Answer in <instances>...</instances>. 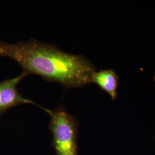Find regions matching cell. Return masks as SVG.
<instances>
[{
	"label": "cell",
	"instance_id": "obj_2",
	"mask_svg": "<svg viewBox=\"0 0 155 155\" xmlns=\"http://www.w3.org/2000/svg\"><path fill=\"white\" fill-rule=\"evenodd\" d=\"M49 128L56 155H78V122L77 117L60 105L50 114Z\"/></svg>",
	"mask_w": 155,
	"mask_h": 155
},
{
	"label": "cell",
	"instance_id": "obj_1",
	"mask_svg": "<svg viewBox=\"0 0 155 155\" xmlns=\"http://www.w3.org/2000/svg\"><path fill=\"white\" fill-rule=\"evenodd\" d=\"M0 56L15 61L28 75H38L68 89L91 83V75L96 71L95 67L84 56L66 52L55 45L42 43L33 38L17 43L0 39Z\"/></svg>",
	"mask_w": 155,
	"mask_h": 155
},
{
	"label": "cell",
	"instance_id": "obj_5",
	"mask_svg": "<svg viewBox=\"0 0 155 155\" xmlns=\"http://www.w3.org/2000/svg\"></svg>",
	"mask_w": 155,
	"mask_h": 155
},
{
	"label": "cell",
	"instance_id": "obj_3",
	"mask_svg": "<svg viewBox=\"0 0 155 155\" xmlns=\"http://www.w3.org/2000/svg\"><path fill=\"white\" fill-rule=\"evenodd\" d=\"M28 75L27 73L23 71L17 77L0 82V116L12 107L25 104L37 106L47 111L49 115L51 114V110L24 97L18 92L17 88V84L24 78Z\"/></svg>",
	"mask_w": 155,
	"mask_h": 155
},
{
	"label": "cell",
	"instance_id": "obj_4",
	"mask_svg": "<svg viewBox=\"0 0 155 155\" xmlns=\"http://www.w3.org/2000/svg\"><path fill=\"white\" fill-rule=\"evenodd\" d=\"M91 82L97 84L101 89L109 95L112 100L116 98L118 77L114 70L107 69L95 71L91 75Z\"/></svg>",
	"mask_w": 155,
	"mask_h": 155
}]
</instances>
